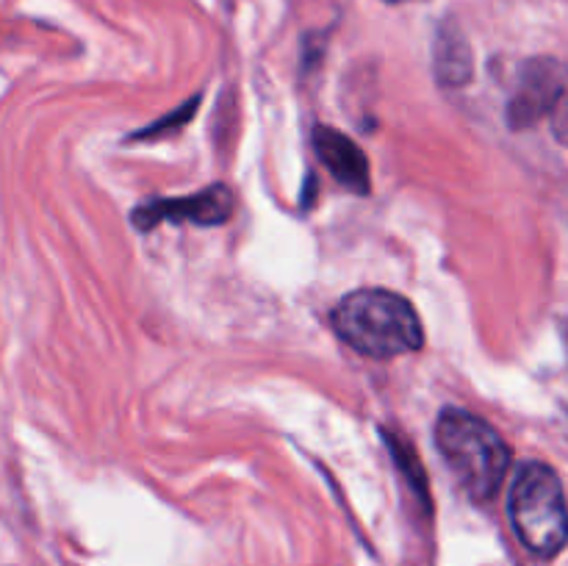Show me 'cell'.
<instances>
[{"label":"cell","mask_w":568,"mask_h":566,"mask_svg":"<svg viewBox=\"0 0 568 566\" xmlns=\"http://www.w3.org/2000/svg\"><path fill=\"white\" fill-rule=\"evenodd\" d=\"M433 67L442 87L460 89L471 81L475 72V55H471L469 39L464 37L453 20L444 22L436 33V48H433Z\"/></svg>","instance_id":"7"},{"label":"cell","mask_w":568,"mask_h":566,"mask_svg":"<svg viewBox=\"0 0 568 566\" xmlns=\"http://www.w3.org/2000/svg\"><path fill=\"white\" fill-rule=\"evenodd\" d=\"M338 336L366 358L388 361L422 350L425 327L403 294L388 289H358L333 309Z\"/></svg>","instance_id":"1"},{"label":"cell","mask_w":568,"mask_h":566,"mask_svg":"<svg viewBox=\"0 0 568 566\" xmlns=\"http://www.w3.org/2000/svg\"><path fill=\"white\" fill-rule=\"evenodd\" d=\"M436 444L449 472L475 503H488L510 469V447L494 425L464 408H444L436 422Z\"/></svg>","instance_id":"2"},{"label":"cell","mask_w":568,"mask_h":566,"mask_svg":"<svg viewBox=\"0 0 568 566\" xmlns=\"http://www.w3.org/2000/svg\"><path fill=\"white\" fill-rule=\"evenodd\" d=\"M197 103H200V98L189 100V103H183L178 111H170V114L161 117L159 122H153V125L144 128L142 133H136V139H159V137H166V133H172V131H181V128L186 125L189 117L197 111Z\"/></svg>","instance_id":"8"},{"label":"cell","mask_w":568,"mask_h":566,"mask_svg":"<svg viewBox=\"0 0 568 566\" xmlns=\"http://www.w3.org/2000/svg\"><path fill=\"white\" fill-rule=\"evenodd\" d=\"M508 125L527 131L549 122L555 142L568 148V64L552 55H536L519 67L514 94L508 100Z\"/></svg>","instance_id":"4"},{"label":"cell","mask_w":568,"mask_h":566,"mask_svg":"<svg viewBox=\"0 0 568 566\" xmlns=\"http://www.w3.org/2000/svg\"><path fill=\"white\" fill-rule=\"evenodd\" d=\"M314 150L320 155L322 164L331 170V175L342 183L349 192L366 194L372 192V172L369 161H366L364 150L353 142L349 137H344L342 131L331 125H316L314 128Z\"/></svg>","instance_id":"6"},{"label":"cell","mask_w":568,"mask_h":566,"mask_svg":"<svg viewBox=\"0 0 568 566\" xmlns=\"http://www.w3.org/2000/svg\"><path fill=\"white\" fill-rule=\"evenodd\" d=\"M236 200L222 183L186 194L178 200H148L133 211V222L142 231H150L159 222H194V225H222L231 220Z\"/></svg>","instance_id":"5"},{"label":"cell","mask_w":568,"mask_h":566,"mask_svg":"<svg viewBox=\"0 0 568 566\" xmlns=\"http://www.w3.org/2000/svg\"><path fill=\"white\" fill-rule=\"evenodd\" d=\"M510 525L538 558H555L568 544V503L558 472L544 461L519 466L508 497Z\"/></svg>","instance_id":"3"},{"label":"cell","mask_w":568,"mask_h":566,"mask_svg":"<svg viewBox=\"0 0 568 566\" xmlns=\"http://www.w3.org/2000/svg\"><path fill=\"white\" fill-rule=\"evenodd\" d=\"M386 3H405V0H386Z\"/></svg>","instance_id":"9"}]
</instances>
